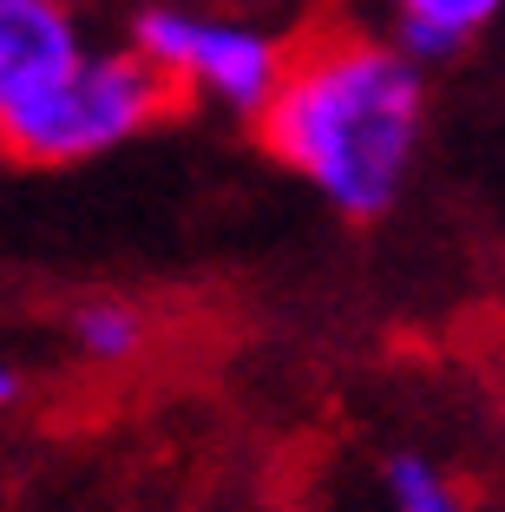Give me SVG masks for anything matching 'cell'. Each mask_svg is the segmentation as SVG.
<instances>
[{"label": "cell", "instance_id": "6da1fadb", "mask_svg": "<svg viewBox=\"0 0 505 512\" xmlns=\"http://www.w3.org/2000/svg\"><path fill=\"white\" fill-rule=\"evenodd\" d=\"M427 132V73L387 27L315 20L296 33V60L256 119V145L296 171L328 211L374 224L401 204Z\"/></svg>", "mask_w": 505, "mask_h": 512}, {"label": "cell", "instance_id": "7a4b0ae2", "mask_svg": "<svg viewBox=\"0 0 505 512\" xmlns=\"http://www.w3.org/2000/svg\"><path fill=\"white\" fill-rule=\"evenodd\" d=\"M125 40L178 92L184 112H210V119L250 125V132L296 60L289 27L250 7H197V0H138Z\"/></svg>", "mask_w": 505, "mask_h": 512}, {"label": "cell", "instance_id": "3957f363", "mask_svg": "<svg viewBox=\"0 0 505 512\" xmlns=\"http://www.w3.org/2000/svg\"><path fill=\"white\" fill-rule=\"evenodd\" d=\"M171 112H184L178 92L151 73L145 53L132 40H99L40 106L0 125V158L27 171H73L138 145Z\"/></svg>", "mask_w": 505, "mask_h": 512}, {"label": "cell", "instance_id": "277c9868", "mask_svg": "<svg viewBox=\"0 0 505 512\" xmlns=\"http://www.w3.org/2000/svg\"><path fill=\"white\" fill-rule=\"evenodd\" d=\"M92 46L79 0H0V125L40 106Z\"/></svg>", "mask_w": 505, "mask_h": 512}, {"label": "cell", "instance_id": "5b68a950", "mask_svg": "<svg viewBox=\"0 0 505 512\" xmlns=\"http://www.w3.org/2000/svg\"><path fill=\"white\" fill-rule=\"evenodd\" d=\"M499 14H505V0H387V33L427 73V66L460 60Z\"/></svg>", "mask_w": 505, "mask_h": 512}, {"label": "cell", "instance_id": "8992f818", "mask_svg": "<svg viewBox=\"0 0 505 512\" xmlns=\"http://www.w3.org/2000/svg\"><path fill=\"white\" fill-rule=\"evenodd\" d=\"M73 348L92 368H132L151 348V316L132 296H86L73 309Z\"/></svg>", "mask_w": 505, "mask_h": 512}, {"label": "cell", "instance_id": "52a82bcc", "mask_svg": "<svg viewBox=\"0 0 505 512\" xmlns=\"http://www.w3.org/2000/svg\"><path fill=\"white\" fill-rule=\"evenodd\" d=\"M381 499H387V512H473L460 480L420 447H401L381 460Z\"/></svg>", "mask_w": 505, "mask_h": 512}, {"label": "cell", "instance_id": "ba28073f", "mask_svg": "<svg viewBox=\"0 0 505 512\" xmlns=\"http://www.w3.org/2000/svg\"><path fill=\"white\" fill-rule=\"evenodd\" d=\"M20 394H27V375H20V362H7V355H0V414H7V407H20Z\"/></svg>", "mask_w": 505, "mask_h": 512}]
</instances>
